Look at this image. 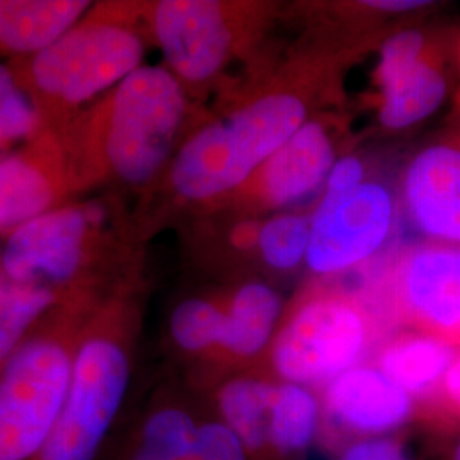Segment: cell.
<instances>
[{
  "label": "cell",
  "instance_id": "cell-27",
  "mask_svg": "<svg viewBox=\"0 0 460 460\" xmlns=\"http://www.w3.org/2000/svg\"><path fill=\"white\" fill-rule=\"evenodd\" d=\"M336 460H414V457L408 435L397 431L351 440L340 448Z\"/></svg>",
  "mask_w": 460,
  "mask_h": 460
},
{
  "label": "cell",
  "instance_id": "cell-3",
  "mask_svg": "<svg viewBox=\"0 0 460 460\" xmlns=\"http://www.w3.org/2000/svg\"><path fill=\"white\" fill-rule=\"evenodd\" d=\"M147 40L142 4H99L47 49L13 66L45 128L60 133L144 66Z\"/></svg>",
  "mask_w": 460,
  "mask_h": 460
},
{
  "label": "cell",
  "instance_id": "cell-23",
  "mask_svg": "<svg viewBox=\"0 0 460 460\" xmlns=\"http://www.w3.org/2000/svg\"><path fill=\"white\" fill-rule=\"evenodd\" d=\"M311 244V215L279 212L260 220L256 254L268 270L292 273L305 264Z\"/></svg>",
  "mask_w": 460,
  "mask_h": 460
},
{
  "label": "cell",
  "instance_id": "cell-16",
  "mask_svg": "<svg viewBox=\"0 0 460 460\" xmlns=\"http://www.w3.org/2000/svg\"><path fill=\"white\" fill-rule=\"evenodd\" d=\"M68 195L60 137L45 130L0 157V234L9 235L22 224L60 207Z\"/></svg>",
  "mask_w": 460,
  "mask_h": 460
},
{
  "label": "cell",
  "instance_id": "cell-24",
  "mask_svg": "<svg viewBox=\"0 0 460 460\" xmlns=\"http://www.w3.org/2000/svg\"><path fill=\"white\" fill-rule=\"evenodd\" d=\"M33 99L17 79L14 66L0 62V157L45 132Z\"/></svg>",
  "mask_w": 460,
  "mask_h": 460
},
{
  "label": "cell",
  "instance_id": "cell-19",
  "mask_svg": "<svg viewBox=\"0 0 460 460\" xmlns=\"http://www.w3.org/2000/svg\"><path fill=\"white\" fill-rule=\"evenodd\" d=\"M457 348L411 329H395L372 355V363L416 402L435 391L454 362Z\"/></svg>",
  "mask_w": 460,
  "mask_h": 460
},
{
  "label": "cell",
  "instance_id": "cell-12",
  "mask_svg": "<svg viewBox=\"0 0 460 460\" xmlns=\"http://www.w3.org/2000/svg\"><path fill=\"white\" fill-rule=\"evenodd\" d=\"M374 83L380 128L402 132L416 127L433 115L447 96L442 49L416 28L389 34L378 49Z\"/></svg>",
  "mask_w": 460,
  "mask_h": 460
},
{
  "label": "cell",
  "instance_id": "cell-7",
  "mask_svg": "<svg viewBox=\"0 0 460 460\" xmlns=\"http://www.w3.org/2000/svg\"><path fill=\"white\" fill-rule=\"evenodd\" d=\"M275 5L266 2L159 0L142 4L148 40L190 96L217 83L261 40Z\"/></svg>",
  "mask_w": 460,
  "mask_h": 460
},
{
  "label": "cell",
  "instance_id": "cell-20",
  "mask_svg": "<svg viewBox=\"0 0 460 460\" xmlns=\"http://www.w3.org/2000/svg\"><path fill=\"white\" fill-rule=\"evenodd\" d=\"M323 433L319 393L294 382L279 380L270 404L271 460H305Z\"/></svg>",
  "mask_w": 460,
  "mask_h": 460
},
{
  "label": "cell",
  "instance_id": "cell-29",
  "mask_svg": "<svg viewBox=\"0 0 460 460\" xmlns=\"http://www.w3.org/2000/svg\"><path fill=\"white\" fill-rule=\"evenodd\" d=\"M433 442L437 445L438 460H460V431Z\"/></svg>",
  "mask_w": 460,
  "mask_h": 460
},
{
  "label": "cell",
  "instance_id": "cell-30",
  "mask_svg": "<svg viewBox=\"0 0 460 460\" xmlns=\"http://www.w3.org/2000/svg\"><path fill=\"white\" fill-rule=\"evenodd\" d=\"M459 64H460V45H459ZM457 111H460V94H459V98H457Z\"/></svg>",
  "mask_w": 460,
  "mask_h": 460
},
{
  "label": "cell",
  "instance_id": "cell-10",
  "mask_svg": "<svg viewBox=\"0 0 460 460\" xmlns=\"http://www.w3.org/2000/svg\"><path fill=\"white\" fill-rule=\"evenodd\" d=\"M401 226L397 186L368 180L358 188L321 197L311 214L305 266L314 279H334L372 263Z\"/></svg>",
  "mask_w": 460,
  "mask_h": 460
},
{
  "label": "cell",
  "instance_id": "cell-18",
  "mask_svg": "<svg viewBox=\"0 0 460 460\" xmlns=\"http://www.w3.org/2000/svg\"><path fill=\"white\" fill-rule=\"evenodd\" d=\"M93 2L0 0V57L28 58L75 26Z\"/></svg>",
  "mask_w": 460,
  "mask_h": 460
},
{
  "label": "cell",
  "instance_id": "cell-6",
  "mask_svg": "<svg viewBox=\"0 0 460 460\" xmlns=\"http://www.w3.org/2000/svg\"><path fill=\"white\" fill-rule=\"evenodd\" d=\"M104 296L64 300L0 368V460H31L47 440L66 402L85 323Z\"/></svg>",
  "mask_w": 460,
  "mask_h": 460
},
{
  "label": "cell",
  "instance_id": "cell-28",
  "mask_svg": "<svg viewBox=\"0 0 460 460\" xmlns=\"http://www.w3.org/2000/svg\"><path fill=\"white\" fill-rule=\"evenodd\" d=\"M368 180L367 161L357 154H345L331 167L321 197L343 195Z\"/></svg>",
  "mask_w": 460,
  "mask_h": 460
},
{
  "label": "cell",
  "instance_id": "cell-13",
  "mask_svg": "<svg viewBox=\"0 0 460 460\" xmlns=\"http://www.w3.org/2000/svg\"><path fill=\"white\" fill-rule=\"evenodd\" d=\"M447 132L412 154L397 184L401 224L420 241L460 246V111Z\"/></svg>",
  "mask_w": 460,
  "mask_h": 460
},
{
  "label": "cell",
  "instance_id": "cell-1",
  "mask_svg": "<svg viewBox=\"0 0 460 460\" xmlns=\"http://www.w3.org/2000/svg\"><path fill=\"white\" fill-rule=\"evenodd\" d=\"M367 47L305 49L193 127L165 171L171 193L186 205L220 208L315 116L341 68Z\"/></svg>",
  "mask_w": 460,
  "mask_h": 460
},
{
  "label": "cell",
  "instance_id": "cell-11",
  "mask_svg": "<svg viewBox=\"0 0 460 460\" xmlns=\"http://www.w3.org/2000/svg\"><path fill=\"white\" fill-rule=\"evenodd\" d=\"M341 142V119L332 115L314 116L220 208L256 218L288 212L324 188L331 167L343 155Z\"/></svg>",
  "mask_w": 460,
  "mask_h": 460
},
{
  "label": "cell",
  "instance_id": "cell-5",
  "mask_svg": "<svg viewBox=\"0 0 460 460\" xmlns=\"http://www.w3.org/2000/svg\"><path fill=\"white\" fill-rule=\"evenodd\" d=\"M393 329L376 300L314 279L285 307L260 363L279 380L323 387L377 349Z\"/></svg>",
  "mask_w": 460,
  "mask_h": 460
},
{
  "label": "cell",
  "instance_id": "cell-21",
  "mask_svg": "<svg viewBox=\"0 0 460 460\" xmlns=\"http://www.w3.org/2000/svg\"><path fill=\"white\" fill-rule=\"evenodd\" d=\"M224 326L226 292L186 296L172 307L167 321L169 341L181 357L195 365L191 380L201 377L214 363Z\"/></svg>",
  "mask_w": 460,
  "mask_h": 460
},
{
  "label": "cell",
  "instance_id": "cell-22",
  "mask_svg": "<svg viewBox=\"0 0 460 460\" xmlns=\"http://www.w3.org/2000/svg\"><path fill=\"white\" fill-rule=\"evenodd\" d=\"M64 298L49 288L0 273V368Z\"/></svg>",
  "mask_w": 460,
  "mask_h": 460
},
{
  "label": "cell",
  "instance_id": "cell-26",
  "mask_svg": "<svg viewBox=\"0 0 460 460\" xmlns=\"http://www.w3.org/2000/svg\"><path fill=\"white\" fill-rule=\"evenodd\" d=\"M180 460H249L237 437L212 410Z\"/></svg>",
  "mask_w": 460,
  "mask_h": 460
},
{
  "label": "cell",
  "instance_id": "cell-17",
  "mask_svg": "<svg viewBox=\"0 0 460 460\" xmlns=\"http://www.w3.org/2000/svg\"><path fill=\"white\" fill-rule=\"evenodd\" d=\"M285 307L279 290L263 279H246L226 292L220 348L210 368L190 384L199 389L215 378L258 367L273 341Z\"/></svg>",
  "mask_w": 460,
  "mask_h": 460
},
{
  "label": "cell",
  "instance_id": "cell-8",
  "mask_svg": "<svg viewBox=\"0 0 460 460\" xmlns=\"http://www.w3.org/2000/svg\"><path fill=\"white\" fill-rule=\"evenodd\" d=\"M104 220L106 210L98 203H62L7 235L0 251V273L49 288L64 300L111 294L102 292L94 277Z\"/></svg>",
  "mask_w": 460,
  "mask_h": 460
},
{
  "label": "cell",
  "instance_id": "cell-15",
  "mask_svg": "<svg viewBox=\"0 0 460 460\" xmlns=\"http://www.w3.org/2000/svg\"><path fill=\"white\" fill-rule=\"evenodd\" d=\"M208 411L191 384L163 385L130 416H121L99 460H180Z\"/></svg>",
  "mask_w": 460,
  "mask_h": 460
},
{
  "label": "cell",
  "instance_id": "cell-2",
  "mask_svg": "<svg viewBox=\"0 0 460 460\" xmlns=\"http://www.w3.org/2000/svg\"><path fill=\"white\" fill-rule=\"evenodd\" d=\"M190 93L165 66H142L58 133L70 195L111 182L147 188L191 127Z\"/></svg>",
  "mask_w": 460,
  "mask_h": 460
},
{
  "label": "cell",
  "instance_id": "cell-4",
  "mask_svg": "<svg viewBox=\"0 0 460 460\" xmlns=\"http://www.w3.org/2000/svg\"><path fill=\"white\" fill-rule=\"evenodd\" d=\"M140 305L132 290L104 296L85 323L66 402L31 460H99L132 385Z\"/></svg>",
  "mask_w": 460,
  "mask_h": 460
},
{
  "label": "cell",
  "instance_id": "cell-9",
  "mask_svg": "<svg viewBox=\"0 0 460 460\" xmlns=\"http://www.w3.org/2000/svg\"><path fill=\"white\" fill-rule=\"evenodd\" d=\"M377 290L393 331L411 329L460 349V246L414 241L397 249Z\"/></svg>",
  "mask_w": 460,
  "mask_h": 460
},
{
  "label": "cell",
  "instance_id": "cell-25",
  "mask_svg": "<svg viewBox=\"0 0 460 460\" xmlns=\"http://www.w3.org/2000/svg\"><path fill=\"white\" fill-rule=\"evenodd\" d=\"M414 423L433 440L460 431V349L435 391L416 402Z\"/></svg>",
  "mask_w": 460,
  "mask_h": 460
},
{
  "label": "cell",
  "instance_id": "cell-14",
  "mask_svg": "<svg viewBox=\"0 0 460 460\" xmlns=\"http://www.w3.org/2000/svg\"><path fill=\"white\" fill-rule=\"evenodd\" d=\"M323 433L331 428L343 445L404 431L414 423L416 399L372 362L351 367L319 391Z\"/></svg>",
  "mask_w": 460,
  "mask_h": 460
}]
</instances>
